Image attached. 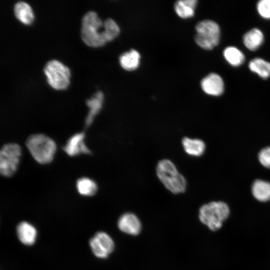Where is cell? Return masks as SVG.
Here are the masks:
<instances>
[{
    "label": "cell",
    "instance_id": "1",
    "mask_svg": "<svg viewBox=\"0 0 270 270\" xmlns=\"http://www.w3.org/2000/svg\"><path fill=\"white\" fill-rule=\"evenodd\" d=\"M104 26V22L95 12H86L82 18L80 28V38L84 43L90 47L98 48L109 42L105 30H98Z\"/></svg>",
    "mask_w": 270,
    "mask_h": 270
},
{
    "label": "cell",
    "instance_id": "2",
    "mask_svg": "<svg viewBox=\"0 0 270 270\" xmlns=\"http://www.w3.org/2000/svg\"><path fill=\"white\" fill-rule=\"evenodd\" d=\"M156 174L160 182L171 192L179 194L185 192L187 186L186 179L170 160H160L156 166Z\"/></svg>",
    "mask_w": 270,
    "mask_h": 270
},
{
    "label": "cell",
    "instance_id": "3",
    "mask_svg": "<svg viewBox=\"0 0 270 270\" xmlns=\"http://www.w3.org/2000/svg\"><path fill=\"white\" fill-rule=\"evenodd\" d=\"M26 144L34 158L41 164L50 162L56 150L54 141L48 136L41 134L30 136L27 138Z\"/></svg>",
    "mask_w": 270,
    "mask_h": 270
},
{
    "label": "cell",
    "instance_id": "4",
    "mask_svg": "<svg viewBox=\"0 0 270 270\" xmlns=\"http://www.w3.org/2000/svg\"><path fill=\"white\" fill-rule=\"evenodd\" d=\"M229 214L230 210L226 204L222 202H212L200 208L199 218L210 230L214 231L222 227Z\"/></svg>",
    "mask_w": 270,
    "mask_h": 270
},
{
    "label": "cell",
    "instance_id": "5",
    "mask_svg": "<svg viewBox=\"0 0 270 270\" xmlns=\"http://www.w3.org/2000/svg\"><path fill=\"white\" fill-rule=\"evenodd\" d=\"M195 41L201 48L210 50L216 46L220 40V30L215 22L206 20L198 22L196 26Z\"/></svg>",
    "mask_w": 270,
    "mask_h": 270
},
{
    "label": "cell",
    "instance_id": "6",
    "mask_svg": "<svg viewBox=\"0 0 270 270\" xmlns=\"http://www.w3.org/2000/svg\"><path fill=\"white\" fill-rule=\"evenodd\" d=\"M47 82L53 88L64 90L70 84V70L68 67L58 60L48 61L44 68Z\"/></svg>",
    "mask_w": 270,
    "mask_h": 270
},
{
    "label": "cell",
    "instance_id": "7",
    "mask_svg": "<svg viewBox=\"0 0 270 270\" xmlns=\"http://www.w3.org/2000/svg\"><path fill=\"white\" fill-rule=\"evenodd\" d=\"M21 154V148L17 144H8L2 148L0 152V172L2 175L10 177L16 172Z\"/></svg>",
    "mask_w": 270,
    "mask_h": 270
},
{
    "label": "cell",
    "instance_id": "8",
    "mask_svg": "<svg viewBox=\"0 0 270 270\" xmlns=\"http://www.w3.org/2000/svg\"><path fill=\"white\" fill-rule=\"evenodd\" d=\"M94 255L99 258H106L112 252L114 244L110 236L104 232H96L89 240Z\"/></svg>",
    "mask_w": 270,
    "mask_h": 270
},
{
    "label": "cell",
    "instance_id": "9",
    "mask_svg": "<svg viewBox=\"0 0 270 270\" xmlns=\"http://www.w3.org/2000/svg\"><path fill=\"white\" fill-rule=\"evenodd\" d=\"M203 91L213 96L221 95L224 90V82L220 76L211 73L204 77L200 82Z\"/></svg>",
    "mask_w": 270,
    "mask_h": 270
},
{
    "label": "cell",
    "instance_id": "10",
    "mask_svg": "<svg viewBox=\"0 0 270 270\" xmlns=\"http://www.w3.org/2000/svg\"><path fill=\"white\" fill-rule=\"evenodd\" d=\"M84 137L85 134L84 132L76 133L72 136L63 148L64 151L70 156H76L81 154H90V151L85 144Z\"/></svg>",
    "mask_w": 270,
    "mask_h": 270
},
{
    "label": "cell",
    "instance_id": "11",
    "mask_svg": "<svg viewBox=\"0 0 270 270\" xmlns=\"http://www.w3.org/2000/svg\"><path fill=\"white\" fill-rule=\"evenodd\" d=\"M16 233L18 240L24 245L32 246L36 240L37 230L32 224L28 222H20L16 227Z\"/></svg>",
    "mask_w": 270,
    "mask_h": 270
},
{
    "label": "cell",
    "instance_id": "12",
    "mask_svg": "<svg viewBox=\"0 0 270 270\" xmlns=\"http://www.w3.org/2000/svg\"><path fill=\"white\" fill-rule=\"evenodd\" d=\"M118 228L122 232L130 235L138 234L141 230V223L134 214L126 212L122 215L118 222Z\"/></svg>",
    "mask_w": 270,
    "mask_h": 270
},
{
    "label": "cell",
    "instance_id": "13",
    "mask_svg": "<svg viewBox=\"0 0 270 270\" xmlns=\"http://www.w3.org/2000/svg\"><path fill=\"white\" fill-rule=\"evenodd\" d=\"M104 96L102 91L98 90L93 96L86 100V104L90 108L86 119V125L90 126L93 122L94 116L99 113L102 107Z\"/></svg>",
    "mask_w": 270,
    "mask_h": 270
},
{
    "label": "cell",
    "instance_id": "14",
    "mask_svg": "<svg viewBox=\"0 0 270 270\" xmlns=\"http://www.w3.org/2000/svg\"><path fill=\"white\" fill-rule=\"evenodd\" d=\"M182 144L186 153L193 156H200L206 148L204 142L198 138L184 137L182 140Z\"/></svg>",
    "mask_w": 270,
    "mask_h": 270
},
{
    "label": "cell",
    "instance_id": "15",
    "mask_svg": "<svg viewBox=\"0 0 270 270\" xmlns=\"http://www.w3.org/2000/svg\"><path fill=\"white\" fill-rule=\"evenodd\" d=\"M140 55L135 50H131L122 54L119 58L120 66L124 70L132 71L136 70L140 64Z\"/></svg>",
    "mask_w": 270,
    "mask_h": 270
},
{
    "label": "cell",
    "instance_id": "16",
    "mask_svg": "<svg viewBox=\"0 0 270 270\" xmlns=\"http://www.w3.org/2000/svg\"><path fill=\"white\" fill-rule=\"evenodd\" d=\"M14 12L16 18L25 24H30L34 20L32 8L24 2L19 1L14 4Z\"/></svg>",
    "mask_w": 270,
    "mask_h": 270
},
{
    "label": "cell",
    "instance_id": "17",
    "mask_svg": "<svg viewBox=\"0 0 270 270\" xmlns=\"http://www.w3.org/2000/svg\"><path fill=\"white\" fill-rule=\"evenodd\" d=\"M264 36L262 32L258 28H252L246 33L243 37L245 46L250 50L254 51L262 44Z\"/></svg>",
    "mask_w": 270,
    "mask_h": 270
},
{
    "label": "cell",
    "instance_id": "18",
    "mask_svg": "<svg viewBox=\"0 0 270 270\" xmlns=\"http://www.w3.org/2000/svg\"><path fill=\"white\" fill-rule=\"evenodd\" d=\"M196 0H180L174 4V8L177 15L182 18H188L194 16L197 4Z\"/></svg>",
    "mask_w": 270,
    "mask_h": 270
},
{
    "label": "cell",
    "instance_id": "19",
    "mask_svg": "<svg viewBox=\"0 0 270 270\" xmlns=\"http://www.w3.org/2000/svg\"><path fill=\"white\" fill-rule=\"evenodd\" d=\"M254 196L260 202H266L270 200V182L257 180L254 182L252 188Z\"/></svg>",
    "mask_w": 270,
    "mask_h": 270
},
{
    "label": "cell",
    "instance_id": "20",
    "mask_svg": "<svg viewBox=\"0 0 270 270\" xmlns=\"http://www.w3.org/2000/svg\"><path fill=\"white\" fill-rule=\"evenodd\" d=\"M248 67L252 72L257 74L264 79L270 76V63L261 58H256L251 60Z\"/></svg>",
    "mask_w": 270,
    "mask_h": 270
},
{
    "label": "cell",
    "instance_id": "21",
    "mask_svg": "<svg viewBox=\"0 0 270 270\" xmlns=\"http://www.w3.org/2000/svg\"><path fill=\"white\" fill-rule=\"evenodd\" d=\"M76 188L78 192L84 196H92L98 190L96 183L88 178L82 177L76 182Z\"/></svg>",
    "mask_w": 270,
    "mask_h": 270
},
{
    "label": "cell",
    "instance_id": "22",
    "mask_svg": "<svg viewBox=\"0 0 270 270\" xmlns=\"http://www.w3.org/2000/svg\"><path fill=\"white\" fill-rule=\"evenodd\" d=\"M226 60L232 66H238L244 61V56L238 48L234 46L226 48L224 51Z\"/></svg>",
    "mask_w": 270,
    "mask_h": 270
},
{
    "label": "cell",
    "instance_id": "23",
    "mask_svg": "<svg viewBox=\"0 0 270 270\" xmlns=\"http://www.w3.org/2000/svg\"><path fill=\"white\" fill-rule=\"evenodd\" d=\"M104 30L110 42L115 39L120 34V28L116 22L110 18L104 22Z\"/></svg>",
    "mask_w": 270,
    "mask_h": 270
},
{
    "label": "cell",
    "instance_id": "24",
    "mask_svg": "<svg viewBox=\"0 0 270 270\" xmlns=\"http://www.w3.org/2000/svg\"><path fill=\"white\" fill-rule=\"evenodd\" d=\"M256 8L262 17L270 19V0H260L257 4Z\"/></svg>",
    "mask_w": 270,
    "mask_h": 270
},
{
    "label": "cell",
    "instance_id": "25",
    "mask_svg": "<svg viewBox=\"0 0 270 270\" xmlns=\"http://www.w3.org/2000/svg\"><path fill=\"white\" fill-rule=\"evenodd\" d=\"M260 163L266 168H270V146L262 150L258 155Z\"/></svg>",
    "mask_w": 270,
    "mask_h": 270
}]
</instances>
